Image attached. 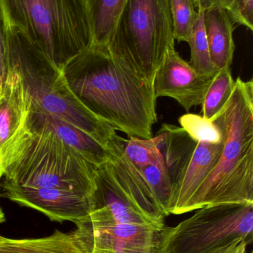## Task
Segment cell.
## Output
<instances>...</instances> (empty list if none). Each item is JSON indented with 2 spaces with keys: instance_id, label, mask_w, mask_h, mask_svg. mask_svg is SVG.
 Segmentation results:
<instances>
[{
  "instance_id": "cell-23",
  "label": "cell",
  "mask_w": 253,
  "mask_h": 253,
  "mask_svg": "<svg viewBox=\"0 0 253 253\" xmlns=\"http://www.w3.org/2000/svg\"><path fill=\"white\" fill-rule=\"evenodd\" d=\"M180 126L196 141L219 144L224 140V135L219 126L212 120L203 116L187 114L178 120Z\"/></svg>"
},
{
  "instance_id": "cell-22",
  "label": "cell",
  "mask_w": 253,
  "mask_h": 253,
  "mask_svg": "<svg viewBox=\"0 0 253 253\" xmlns=\"http://www.w3.org/2000/svg\"><path fill=\"white\" fill-rule=\"evenodd\" d=\"M140 169L162 209L169 216L170 215L169 208L172 198V184L163 161Z\"/></svg>"
},
{
  "instance_id": "cell-25",
  "label": "cell",
  "mask_w": 253,
  "mask_h": 253,
  "mask_svg": "<svg viewBox=\"0 0 253 253\" xmlns=\"http://www.w3.org/2000/svg\"><path fill=\"white\" fill-rule=\"evenodd\" d=\"M249 245L245 239L239 238L209 253H248Z\"/></svg>"
},
{
  "instance_id": "cell-16",
  "label": "cell",
  "mask_w": 253,
  "mask_h": 253,
  "mask_svg": "<svg viewBox=\"0 0 253 253\" xmlns=\"http://www.w3.org/2000/svg\"><path fill=\"white\" fill-rule=\"evenodd\" d=\"M0 253H86L74 232L53 234L39 239H12L0 236Z\"/></svg>"
},
{
  "instance_id": "cell-26",
  "label": "cell",
  "mask_w": 253,
  "mask_h": 253,
  "mask_svg": "<svg viewBox=\"0 0 253 253\" xmlns=\"http://www.w3.org/2000/svg\"><path fill=\"white\" fill-rule=\"evenodd\" d=\"M232 1L233 0H194L195 5L198 10H203L215 6H220L227 10Z\"/></svg>"
},
{
  "instance_id": "cell-19",
  "label": "cell",
  "mask_w": 253,
  "mask_h": 253,
  "mask_svg": "<svg viewBox=\"0 0 253 253\" xmlns=\"http://www.w3.org/2000/svg\"><path fill=\"white\" fill-rule=\"evenodd\" d=\"M235 80L230 68L219 70L212 80L202 103L203 117L212 120L227 104L233 93Z\"/></svg>"
},
{
  "instance_id": "cell-13",
  "label": "cell",
  "mask_w": 253,
  "mask_h": 253,
  "mask_svg": "<svg viewBox=\"0 0 253 253\" xmlns=\"http://www.w3.org/2000/svg\"><path fill=\"white\" fill-rule=\"evenodd\" d=\"M214 77L196 72L172 47L156 72L154 96L172 98L189 112L193 107L202 105Z\"/></svg>"
},
{
  "instance_id": "cell-18",
  "label": "cell",
  "mask_w": 253,
  "mask_h": 253,
  "mask_svg": "<svg viewBox=\"0 0 253 253\" xmlns=\"http://www.w3.org/2000/svg\"><path fill=\"white\" fill-rule=\"evenodd\" d=\"M199 19L195 25L188 43L191 51L188 63L201 75L214 77L219 70L214 65L211 59L203 25V10H199Z\"/></svg>"
},
{
  "instance_id": "cell-5",
  "label": "cell",
  "mask_w": 253,
  "mask_h": 253,
  "mask_svg": "<svg viewBox=\"0 0 253 253\" xmlns=\"http://www.w3.org/2000/svg\"><path fill=\"white\" fill-rule=\"evenodd\" d=\"M124 141L117 134L108 145V159L96 167L93 207L86 220L102 224L164 226L167 215L141 169L125 154Z\"/></svg>"
},
{
  "instance_id": "cell-14",
  "label": "cell",
  "mask_w": 253,
  "mask_h": 253,
  "mask_svg": "<svg viewBox=\"0 0 253 253\" xmlns=\"http://www.w3.org/2000/svg\"><path fill=\"white\" fill-rule=\"evenodd\" d=\"M31 130L45 129L51 131L70 148L95 166L108 159L109 150L90 135L72 125L47 114L32 105L29 120Z\"/></svg>"
},
{
  "instance_id": "cell-1",
  "label": "cell",
  "mask_w": 253,
  "mask_h": 253,
  "mask_svg": "<svg viewBox=\"0 0 253 253\" xmlns=\"http://www.w3.org/2000/svg\"><path fill=\"white\" fill-rule=\"evenodd\" d=\"M61 69L76 97L98 118L129 138H152L154 84L107 45L92 44Z\"/></svg>"
},
{
  "instance_id": "cell-6",
  "label": "cell",
  "mask_w": 253,
  "mask_h": 253,
  "mask_svg": "<svg viewBox=\"0 0 253 253\" xmlns=\"http://www.w3.org/2000/svg\"><path fill=\"white\" fill-rule=\"evenodd\" d=\"M96 167L51 131L34 129L4 171V184L93 193Z\"/></svg>"
},
{
  "instance_id": "cell-10",
  "label": "cell",
  "mask_w": 253,
  "mask_h": 253,
  "mask_svg": "<svg viewBox=\"0 0 253 253\" xmlns=\"http://www.w3.org/2000/svg\"><path fill=\"white\" fill-rule=\"evenodd\" d=\"M0 92V180L31 133L29 120L33 102L22 77L7 65Z\"/></svg>"
},
{
  "instance_id": "cell-27",
  "label": "cell",
  "mask_w": 253,
  "mask_h": 253,
  "mask_svg": "<svg viewBox=\"0 0 253 253\" xmlns=\"http://www.w3.org/2000/svg\"><path fill=\"white\" fill-rule=\"evenodd\" d=\"M5 218H4V213H3L2 211H1V208H0V223L4 221Z\"/></svg>"
},
{
  "instance_id": "cell-9",
  "label": "cell",
  "mask_w": 253,
  "mask_h": 253,
  "mask_svg": "<svg viewBox=\"0 0 253 253\" xmlns=\"http://www.w3.org/2000/svg\"><path fill=\"white\" fill-rule=\"evenodd\" d=\"M159 149L172 184L169 213H186L195 193L218 164L224 147L219 144L196 141L181 126L164 124Z\"/></svg>"
},
{
  "instance_id": "cell-12",
  "label": "cell",
  "mask_w": 253,
  "mask_h": 253,
  "mask_svg": "<svg viewBox=\"0 0 253 253\" xmlns=\"http://www.w3.org/2000/svg\"><path fill=\"white\" fill-rule=\"evenodd\" d=\"M2 196L58 222L68 221L77 224L86 221L93 207V193L79 190L33 188L3 183Z\"/></svg>"
},
{
  "instance_id": "cell-28",
  "label": "cell",
  "mask_w": 253,
  "mask_h": 253,
  "mask_svg": "<svg viewBox=\"0 0 253 253\" xmlns=\"http://www.w3.org/2000/svg\"><path fill=\"white\" fill-rule=\"evenodd\" d=\"M251 253H253V252H251Z\"/></svg>"
},
{
  "instance_id": "cell-8",
  "label": "cell",
  "mask_w": 253,
  "mask_h": 253,
  "mask_svg": "<svg viewBox=\"0 0 253 253\" xmlns=\"http://www.w3.org/2000/svg\"><path fill=\"white\" fill-rule=\"evenodd\" d=\"M243 238L253 240V203L209 205L175 227H164L156 253H209Z\"/></svg>"
},
{
  "instance_id": "cell-11",
  "label": "cell",
  "mask_w": 253,
  "mask_h": 253,
  "mask_svg": "<svg viewBox=\"0 0 253 253\" xmlns=\"http://www.w3.org/2000/svg\"><path fill=\"white\" fill-rule=\"evenodd\" d=\"M164 226L102 224L86 220L76 224L74 232L86 253H156Z\"/></svg>"
},
{
  "instance_id": "cell-21",
  "label": "cell",
  "mask_w": 253,
  "mask_h": 253,
  "mask_svg": "<svg viewBox=\"0 0 253 253\" xmlns=\"http://www.w3.org/2000/svg\"><path fill=\"white\" fill-rule=\"evenodd\" d=\"M175 40L189 43L199 19L194 0H169Z\"/></svg>"
},
{
  "instance_id": "cell-20",
  "label": "cell",
  "mask_w": 253,
  "mask_h": 253,
  "mask_svg": "<svg viewBox=\"0 0 253 253\" xmlns=\"http://www.w3.org/2000/svg\"><path fill=\"white\" fill-rule=\"evenodd\" d=\"M162 139L163 133L160 131L155 137L151 138L132 137L125 139V154L139 169L163 162V156L159 149Z\"/></svg>"
},
{
  "instance_id": "cell-2",
  "label": "cell",
  "mask_w": 253,
  "mask_h": 253,
  "mask_svg": "<svg viewBox=\"0 0 253 253\" xmlns=\"http://www.w3.org/2000/svg\"><path fill=\"white\" fill-rule=\"evenodd\" d=\"M222 131L219 160L185 212L209 205L253 203V81H235L227 104L212 119Z\"/></svg>"
},
{
  "instance_id": "cell-4",
  "label": "cell",
  "mask_w": 253,
  "mask_h": 253,
  "mask_svg": "<svg viewBox=\"0 0 253 253\" xmlns=\"http://www.w3.org/2000/svg\"><path fill=\"white\" fill-rule=\"evenodd\" d=\"M0 10L59 68L93 44L86 0H0Z\"/></svg>"
},
{
  "instance_id": "cell-17",
  "label": "cell",
  "mask_w": 253,
  "mask_h": 253,
  "mask_svg": "<svg viewBox=\"0 0 253 253\" xmlns=\"http://www.w3.org/2000/svg\"><path fill=\"white\" fill-rule=\"evenodd\" d=\"M128 0H86L93 44L106 45Z\"/></svg>"
},
{
  "instance_id": "cell-7",
  "label": "cell",
  "mask_w": 253,
  "mask_h": 253,
  "mask_svg": "<svg viewBox=\"0 0 253 253\" xmlns=\"http://www.w3.org/2000/svg\"><path fill=\"white\" fill-rule=\"evenodd\" d=\"M175 41L169 0H128L106 45L154 84L156 72Z\"/></svg>"
},
{
  "instance_id": "cell-15",
  "label": "cell",
  "mask_w": 253,
  "mask_h": 253,
  "mask_svg": "<svg viewBox=\"0 0 253 253\" xmlns=\"http://www.w3.org/2000/svg\"><path fill=\"white\" fill-rule=\"evenodd\" d=\"M233 20L227 9L220 6L203 10V25L212 63L218 70L230 68L235 46Z\"/></svg>"
},
{
  "instance_id": "cell-24",
  "label": "cell",
  "mask_w": 253,
  "mask_h": 253,
  "mask_svg": "<svg viewBox=\"0 0 253 253\" xmlns=\"http://www.w3.org/2000/svg\"><path fill=\"white\" fill-rule=\"evenodd\" d=\"M233 23L253 29V0H233L227 9Z\"/></svg>"
},
{
  "instance_id": "cell-3",
  "label": "cell",
  "mask_w": 253,
  "mask_h": 253,
  "mask_svg": "<svg viewBox=\"0 0 253 253\" xmlns=\"http://www.w3.org/2000/svg\"><path fill=\"white\" fill-rule=\"evenodd\" d=\"M4 26L6 65H10L19 73L33 105L79 128L108 148L117 134L115 129L76 97L62 69L26 34L4 22Z\"/></svg>"
}]
</instances>
